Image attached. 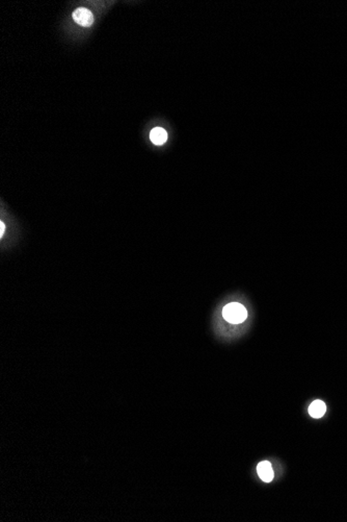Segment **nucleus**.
<instances>
[{
    "label": "nucleus",
    "instance_id": "f257e3e1",
    "mask_svg": "<svg viewBox=\"0 0 347 522\" xmlns=\"http://www.w3.org/2000/svg\"><path fill=\"white\" fill-rule=\"evenodd\" d=\"M223 317L230 323L239 324L248 318V311L242 303L232 302L223 309Z\"/></svg>",
    "mask_w": 347,
    "mask_h": 522
},
{
    "label": "nucleus",
    "instance_id": "f03ea898",
    "mask_svg": "<svg viewBox=\"0 0 347 522\" xmlns=\"http://www.w3.org/2000/svg\"><path fill=\"white\" fill-rule=\"evenodd\" d=\"M73 20L84 28H90L94 23V15L88 9L79 8L73 12Z\"/></svg>",
    "mask_w": 347,
    "mask_h": 522
},
{
    "label": "nucleus",
    "instance_id": "7ed1b4c3",
    "mask_svg": "<svg viewBox=\"0 0 347 522\" xmlns=\"http://www.w3.org/2000/svg\"><path fill=\"white\" fill-rule=\"evenodd\" d=\"M257 473L259 476V478L265 482V483H271L274 478H275V472H274V469H273V466L270 462L268 461H263V462H260L257 466Z\"/></svg>",
    "mask_w": 347,
    "mask_h": 522
},
{
    "label": "nucleus",
    "instance_id": "20e7f679",
    "mask_svg": "<svg viewBox=\"0 0 347 522\" xmlns=\"http://www.w3.org/2000/svg\"><path fill=\"white\" fill-rule=\"evenodd\" d=\"M150 139L155 145H163L168 140V133L162 127L153 128L150 133Z\"/></svg>",
    "mask_w": 347,
    "mask_h": 522
},
{
    "label": "nucleus",
    "instance_id": "39448f33",
    "mask_svg": "<svg viewBox=\"0 0 347 522\" xmlns=\"http://www.w3.org/2000/svg\"><path fill=\"white\" fill-rule=\"evenodd\" d=\"M327 411V406L322 400H315L309 407V414L313 418H322Z\"/></svg>",
    "mask_w": 347,
    "mask_h": 522
},
{
    "label": "nucleus",
    "instance_id": "423d86ee",
    "mask_svg": "<svg viewBox=\"0 0 347 522\" xmlns=\"http://www.w3.org/2000/svg\"><path fill=\"white\" fill-rule=\"evenodd\" d=\"M6 230V225L4 222H0V236L4 237V233Z\"/></svg>",
    "mask_w": 347,
    "mask_h": 522
}]
</instances>
